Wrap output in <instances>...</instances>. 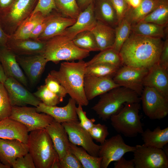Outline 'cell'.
Returning <instances> with one entry per match:
<instances>
[{
	"label": "cell",
	"mask_w": 168,
	"mask_h": 168,
	"mask_svg": "<svg viewBox=\"0 0 168 168\" xmlns=\"http://www.w3.org/2000/svg\"><path fill=\"white\" fill-rule=\"evenodd\" d=\"M163 43L161 38L131 32L119 53L122 65L149 69L158 63Z\"/></svg>",
	"instance_id": "obj_1"
},
{
	"label": "cell",
	"mask_w": 168,
	"mask_h": 168,
	"mask_svg": "<svg viewBox=\"0 0 168 168\" xmlns=\"http://www.w3.org/2000/svg\"><path fill=\"white\" fill-rule=\"evenodd\" d=\"M86 67V62L83 60L67 61L61 63L58 70H53L49 73L64 88L70 98L82 106H87L89 103L83 87Z\"/></svg>",
	"instance_id": "obj_2"
},
{
	"label": "cell",
	"mask_w": 168,
	"mask_h": 168,
	"mask_svg": "<svg viewBox=\"0 0 168 168\" xmlns=\"http://www.w3.org/2000/svg\"><path fill=\"white\" fill-rule=\"evenodd\" d=\"M97 103L92 107L99 118L104 121L118 113L126 103H139L140 96L124 87L114 88L100 96Z\"/></svg>",
	"instance_id": "obj_3"
},
{
	"label": "cell",
	"mask_w": 168,
	"mask_h": 168,
	"mask_svg": "<svg viewBox=\"0 0 168 168\" xmlns=\"http://www.w3.org/2000/svg\"><path fill=\"white\" fill-rule=\"evenodd\" d=\"M27 144L36 168H51L59 159L45 129L30 132Z\"/></svg>",
	"instance_id": "obj_4"
},
{
	"label": "cell",
	"mask_w": 168,
	"mask_h": 168,
	"mask_svg": "<svg viewBox=\"0 0 168 168\" xmlns=\"http://www.w3.org/2000/svg\"><path fill=\"white\" fill-rule=\"evenodd\" d=\"M90 52L75 44L72 40L60 35L46 41L44 54L48 62L57 64L63 60L72 61L83 60L90 55Z\"/></svg>",
	"instance_id": "obj_5"
},
{
	"label": "cell",
	"mask_w": 168,
	"mask_h": 168,
	"mask_svg": "<svg viewBox=\"0 0 168 168\" xmlns=\"http://www.w3.org/2000/svg\"><path fill=\"white\" fill-rule=\"evenodd\" d=\"M139 103H126L116 114L110 118L111 124L118 133L125 137L132 138L143 132L139 114Z\"/></svg>",
	"instance_id": "obj_6"
},
{
	"label": "cell",
	"mask_w": 168,
	"mask_h": 168,
	"mask_svg": "<svg viewBox=\"0 0 168 168\" xmlns=\"http://www.w3.org/2000/svg\"><path fill=\"white\" fill-rule=\"evenodd\" d=\"M39 0H16L9 11L0 17L2 28L9 36L32 13Z\"/></svg>",
	"instance_id": "obj_7"
},
{
	"label": "cell",
	"mask_w": 168,
	"mask_h": 168,
	"mask_svg": "<svg viewBox=\"0 0 168 168\" xmlns=\"http://www.w3.org/2000/svg\"><path fill=\"white\" fill-rule=\"evenodd\" d=\"M9 118L22 124L28 132L45 129L54 120L50 115L44 113L40 114L36 107L14 106Z\"/></svg>",
	"instance_id": "obj_8"
},
{
	"label": "cell",
	"mask_w": 168,
	"mask_h": 168,
	"mask_svg": "<svg viewBox=\"0 0 168 168\" xmlns=\"http://www.w3.org/2000/svg\"><path fill=\"white\" fill-rule=\"evenodd\" d=\"M144 113L152 120L161 119L168 114V99L155 88L144 86L140 96Z\"/></svg>",
	"instance_id": "obj_9"
},
{
	"label": "cell",
	"mask_w": 168,
	"mask_h": 168,
	"mask_svg": "<svg viewBox=\"0 0 168 168\" xmlns=\"http://www.w3.org/2000/svg\"><path fill=\"white\" fill-rule=\"evenodd\" d=\"M133 159L135 168H167L168 156L162 149L137 145Z\"/></svg>",
	"instance_id": "obj_10"
},
{
	"label": "cell",
	"mask_w": 168,
	"mask_h": 168,
	"mask_svg": "<svg viewBox=\"0 0 168 168\" xmlns=\"http://www.w3.org/2000/svg\"><path fill=\"white\" fill-rule=\"evenodd\" d=\"M99 156L102 158L100 168H107L112 162L119 160L126 153L133 152L135 146L126 144L119 134L106 139L101 144Z\"/></svg>",
	"instance_id": "obj_11"
},
{
	"label": "cell",
	"mask_w": 168,
	"mask_h": 168,
	"mask_svg": "<svg viewBox=\"0 0 168 168\" xmlns=\"http://www.w3.org/2000/svg\"><path fill=\"white\" fill-rule=\"evenodd\" d=\"M148 69L122 65L113 77L119 86L129 89L141 95L144 86L143 81Z\"/></svg>",
	"instance_id": "obj_12"
},
{
	"label": "cell",
	"mask_w": 168,
	"mask_h": 168,
	"mask_svg": "<svg viewBox=\"0 0 168 168\" xmlns=\"http://www.w3.org/2000/svg\"><path fill=\"white\" fill-rule=\"evenodd\" d=\"M71 143L81 147L91 155L99 156L100 146L95 143L89 132L82 127L78 121L62 123Z\"/></svg>",
	"instance_id": "obj_13"
},
{
	"label": "cell",
	"mask_w": 168,
	"mask_h": 168,
	"mask_svg": "<svg viewBox=\"0 0 168 168\" xmlns=\"http://www.w3.org/2000/svg\"><path fill=\"white\" fill-rule=\"evenodd\" d=\"M3 85L7 92L12 106L37 107L41 101L26 89L20 82L12 77H7Z\"/></svg>",
	"instance_id": "obj_14"
},
{
	"label": "cell",
	"mask_w": 168,
	"mask_h": 168,
	"mask_svg": "<svg viewBox=\"0 0 168 168\" xmlns=\"http://www.w3.org/2000/svg\"><path fill=\"white\" fill-rule=\"evenodd\" d=\"M16 60L30 83L35 84L40 79L48 62L44 53L29 55H16Z\"/></svg>",
	"instance_id": "obj_15"
},
{
	"label": "cell",
	"mask_w": 168,
	"mask_h": 168,
	"mask_svg": "<svg viewBox=\"0 0 168 168\" xmlns=\"http://www.w3.org/2000/svg\"><path fill=\"white\" fill-rule=\"evenodd\" d=\"M46 25L37 40L46 41L49 39L61 35L67 28L73 25L76 19L65 17L56 10H53L46 16Z\"/></svg>",
	"instance_id": "obj_16"
},
{
	"label": "cell",
	"mask_w": 168,
	"mask_h": 168,
	"mask_svg": "<svg viewBox=\"0 0 168 168\" xmlns=\"http://www.w3.org/2000/svg\"><path fill=\"white\" fill-rule=\"evenodd\" d=\"M76 101L70 98L67 104L63 107L49 106L41 102L36 109L38 112L47 114L52 117L56 121L62 124L78 121L76 111Z\"/></svg>",
	"instance_id": "obj_17"
},
{
	"label": "cell",
	"mask_w": 168,
	"mask_h": 168,
	"mask_svg": "<svg viewBox=\"0 0 168 168\" xmlns=\"http://www.w3.org/2000/svg\"><path fill=\"white\" fill-rule=\"evenodd\" d=\"M28 152L27 144L16 139L0 138V161L10 168L17 158Z\"/></svg>",
	"instance_id": "obj_18"
},
{
	"label": "cell",
	"mask_w": 168,
	"mask_h": 168,
	"mask_svg": "<svg viewBox=\"0 0 168 168\" xmlns=\"http://www.w3.org/2000/svg\"><path fill=\"white\" fill-rule=\"evenodd\" d=\"M119 86L111 77H100L85 75L84 76V90L88 101Z\"/></svg>",
	"instance_id": "obj_19"
},
{
	"label": "cell",
	"mask_w": 168,
	"mask_h": 168,
	"mask_svg": "<svg viewBox=\"0 0 168 168\" xmlns=\"http://www.w3.org/2000/svg\"><path fill=\"white\" fill-rule=\"evenodd\" d=\"M144 86L155 88L168 99V70L156 63L148 69L143 81Z\"/></svg>",
	"instance_id": "obj_20"
},
{
	"label": "cell",
	"mask_w": 168,
	"mask_h": 168,
	"mask_svg": "<svg viewBox=\"0 0 168 168\" xmlns=\"http://www.w3.org/2000/svg\"><path fill=\"white\" fill-rule=\"evenodd\" d=\"M0 61L7 77H13L27 87V78L16 60V55L6 47H0Z\"/></svg>",
	"instance_id": "obj_21"
},
{
	"label": "cell",
	"mask_w": 168,
	"mask_h": 168,
	"mask_svg": "<svg viewBox=\"0 0 168 168\" xmlns=\"http://www.w3.org/2000/svg\"><path fill=\"white\" fill-rule=\"evenodd\" d=\"M46 41L30 38L15 39L10 36L6 47L16 55H29L44 53Z\"/></svg>",
	"instance_id": "obj_22"
},
{
	"label": "cell",
	"mask_w": 168,
	"mask_h": 168,
	"mask_svg": "<svg viewBox=\"0 0 168 168\" xmlns=\"http://www.w3.org/2000/svg\"><path fill=\"white\" fill-rule=\"evenodd\" d=\"M97 21L94 14L93 2L80 13L75 23L66 28L61 35L72 40L80 32L91 31L96 25Z\"/></svg>",
	"instance_id": "obj_23"
},
{
	"label": "cell",
	"mask_w": 168,
	"mask_h": 168,
	"mask_svg": "<svg viewBox=\"0 0 168 168\" xmlns=\"http://www.w3.org/2000/svg\"><path fill=\"white\" fill-rule=\"evenodd\" d=\"M45 129L53 142L59 159L70 150V142L67 133L61 123L54 119Z\"/></svg>",
	"instance_id": "obj_24"
},
{
	"label": "cell",
	"mask_w": 168,
	"mask_h": 168,
	"mask_svg": "<svg viewBox=\"0 0 168 168\" xmlns=\"http://www.w3.org/2000/svg\"><path fill=\"white\" fill-rule=\"evenodd\" d=\"M28 133L25 126L9 117L0 121L1 138L16 139L27 144Z\"/></svg>",
	"instance_id": "obj_25"
},
{
	"label": "cell",
	"mask_w": 168,
	"mask_h": 168,
	"mask_svg": "<svg viewBox=\"0 0 168 168\" xmlns=\"http://www.w3.org/2000/svg\"><path fill=\"white\" fill-rule=\"evenodd\" d=\"M93 3L97 21L115 28L119 20L111 0H93Z\"/></svg>",
	"instance_id": "obj_26"
},
{
	"label": "cell",
	"mask_w": 168,
	"mask_h": 168,
	"mask_svg": "<svg viewBox=\"0 0 168 168\" xmlns=\"http://www.w3.org/2000/svg\"><path fill=\"white\" fill-rule=\"evenodd\" d=\"M91 31L95 37L100 51L112 47L115 39V28L97 21Z\"/></svg>",
	"instance_id": "obj_27"
},
{
	"label": "cell",
	"mask_w": 168,
	"mask_h": 168,
	"mask_svg": "<svg viewBox=\"0 0 168 168\" xmlns=\"http://www.w3.org/2000/svg\"><path fill=\"white\" fill-rule=\"evenodd\" d=\"M145 145L163 149L168 142V127L161 129L158 126L153 131L147 128L141 134Z\"/></svg>",
	"instance_id": "obj_28"
},
{
	"label": "cell",
	"mask_w": 168,
	"mask_h": 168,
	"mask_svg": "<svg viewBox=\"0 0 168 168\" xmlns=\"http://www.w3.org/2000/svg\"><path fill=\"white\" fill-rule=\"evenodd\" d=\"M167 26L151 22L139 21L131 25V32L138 35L162 39L166 36Z\"/></svg>",
	"instance_id": "obj_29"
},
{
	"label": "cell",
	"mask_w": 168,
	"mask_h": 168,
	"mask_svg": "<svg viewBox=\"0 0 168 168\" xmlns=\"http://www.w3.org/2000/svg\"><path fill=\"white\" fill-rule=\"evenodd\" d=\"M159 0H142L139 6L129 7L125 18L132 25L142 20L151 12L157 5Z\"/></svg>",
	"instance_id": "obj_30"
},
{
	"label": "cell",
	"mask_w": 168,
	"mask_h": 168,
	"mask_svg": "<svg viewBox=\"0 0 168 168\" xmlns=\"http://www.w3.org/2000/svg\"><path fill=\"white\" fill-rule=\"evenodd\" d=\"M44 17L40 12L30 15L21 23L14 33L10 36L15 39L29 38L33 30Z\"/></svg>",
	"instance_id": "obj_31"
},
{
	"label": "cell",
	"mask_w": 168,
	"mask_h": 168,
	"mask_svg": "<svg viewBox=\"0 0 168 168\" xmlns=\"http://www.w3.org/2000/svg\"><path fill=\"white\" fill-rule=\"evenodd\" d=\"M140 21L167 26L168 23V0H159L154 9Z\"/></svg>",
	"instance_id": "obj_32"
},
{
	"label": "cell",
	"mask_w": 168,
	"mask_h": 168,
	"mask_svg": "<svg viewBox=\"0 0 168 168\" xmlns=\"http://www.w3.org/2000/svg\"><path fill=\"white\" fill-rule=\"evenodd\" d=\"M70 150L77 157L83 168H100L102 158L92 156L81 147L70 142Z\"/></svg>",
	"instance_id": "obj_33"
},
{
	"label": "cell",
	"mask_w": 168,
	"mask_h": 168,
	"mask_svg": "<svg viewBox=\"0 0 168 168\" xmlns=\"http://www.w3.org/2000/svg\"><path fill=\"white\" fill-rule=\"evenodd\" d=\"M99 63L111 64L119 67L122 66L119 53L112 48L100 51L90 60L86 62L87 66Z\"/></svg>",
	"instance_id": "obj_34"
},
{
	"label": "cell",
	"mask_w": 168,
	"mask_h": 168,
	"mask_svg": "<svg viewBox=\"0 0 168 168\" xmlns=\"http://www.w3.org/2000/svg\"><path fill=\"white\" fill-rule=\"evenodd\" d=\"M131 26L130 23L124 18L119 21L115 28V39L112 48L119 53L131 33Z\"/></svg>",
	"instance_id": "obj_35"
},
{
	"label": "cell",
	"mask_w": 168,
	"mask_h": 168,
	"mask_svg": "<svg viewBox=\"0 0 168 168\" xmlns=\"http://www.w3.org/2000/svg\"><path fill=\"white\" fill-rule=\"evenodd\" d=\"M78 47L89 52L100 51L95 37L91 31L86 30L80 32L72 39Z\"/></svg>",
	"instance_id": "obj_36"
},
{
	"label": "cell",
	"mask_w": 168,
	"mask_h": 168,
	"mask_svg": "<svg viewBox=\"0 0 168 168\" xmlns=\"http://www.w3.org/2000/svg\"><path fill=\"white\" fill-rule=\"evenodd\" d=\"M119 68L108 63L95 64L86 67L85 75L113 78Z\"/></svg>",
	"instance_id": "obj_37"
},
{
	"label": "cell",
	"mask_w": 168,
	"mask_h": 168,
	"mask_svg": "<svg viewBox=\"0 0 168 168\" xmlns=\"http://www.w3.org/2000/svg\"><path fill=\"white\" fill-rule=\"evenodd\" d=\"M57 10L63 16L76 20L81 12L76 0H54Z\"/></svg>",
	"instance_id": "obj_38"
},
{
	"label": "cell",
	"mask_w": 168,
	"mask_h": 168,
	"mask_svg": "<svg viewBox=\"0 0 168 168\" xmlns=\"http://www.w3.org/2000/svg\"><path fill=\"white\" fill-rule=\"evenodd\" d=\"M33 94L47 106H56L61 102L58 97L51 91L45 85L41 86Z\"/></svg>",
	"instance_id": "obj_39"
},
{
	"label": "cell",
	"mask_w": 168,
	"mask_h": 168,
	"mask_svg": "<svg viewBox=\"0 0 168 168\" xmlns=\"http://www.w3.org/2000/svg\"><path fill=\"white\" fill-rule=\"evenodd\" d=\"M12 108L6 90L0 82V121L9 117Z\"/></svg>",
	"instance_id": "obj_40"
},
{
	"label": "cell",
	"mask_w": 168,
	"mask_h": 168,
	"mask_svg": "<svg viewBox=\"0 0 168 168\" xmlns=\"http://www.w3.org/2000/svg\"><path fill=\"white\" fill-rule=\"evenodd\" d=\"M45 85L59 98L60 102L68 94L64 88L55 78L49 73L45 80Z\"/></svg>",
	"instance_id": "obj_41"
},
{
	"label": "cell",
	"mask_w": 168,
	"mask_h": 168,
	"mask_svg": "<svg viewBox=\"0 0 168 168\" xmlns=\"http://www.w3.org/2000/svg\"><path fill=\"white\" fill-rule=\"evenodd\" d=\"M88 132L93 140L101 144L105 142L109 135L108 127L100 123L94 124Z\"/></svg>",
	"instance_id": "obj_42"
},
{
	"label": "cell",
	"mask_w": 168,
	"mask_h": 168,
	"mask_svg": "<svg viewBox=\"0 0 168 168\" xmlns=\"http://www.w3.org/2000/svg\"><path fill=\"white\" fill-rule=\"evenodd\" d=\"M60 168H83L78 160L70 150L59 159Z\"/></svg>",
	"instance_id": "obj_43"
},
{
	"label": "cell",
	"mask_w": 168,
	"mask_h": 168,
	"mask_svg": "<svg viewBox=\"0 0 168 168\" xmlns=\"http://www.w3.org/2000/svg\"><path fill=\"white\" fill-rule=\"evenodd\" d=\"M54 9L57 10L54 0H39L36 6L30 15L40 12L45 16Z\"/></svg>",
	"instance_id": "obj_44"
},
{
	"label": "cell",
	"mask_w": 168,
	"mask_h": 168,
	"mask_svg": "<svg viewBox=\"0 0 168 168\" xmlns=\"http://www.w3.org/2000/svg\"><path fill=\"white\" fill-rule=\"evenodd\" d=\"M76 113L79 124L84 128L89 131L94 124L96 121L95 119H89L86 115V112L83 111L82 106L79 105L76 107Z\"/></svg>",
	"instance_id": "obj_45"
},
{
	"label": "cell",
	"mask_w": 168,
	"mask_h": 168,
	"mask_svg": "<svg viewBox=\"0 0 168 168\" xmlns=\"http://www.w3.org/2000/svg\"><path fill=\"white\" fill-rule=\"evenodd\" d=\"M13 168H36L33 158L28 152L17 158L12 164Z\"/></svg>",
	"instance_id": "obj_46"
},
{
	"label": "cell",
	"mask_w": 168,
	"mask_h": 168,
	"mask_svg": "<svg viewBox=\"0 0 168 168\" xmlns=\"http://www.w3.org/2000/svg\"><path fill=\"white\" fill-rule=\"evenodd\" d=\"M117 14L119 22L125 16L129 7L125 0H111Z\"/></svg>",
	"instance_id": "obj_47"
},
{
	"label": "cell",
	"mask_w": 168,
	"mask_h": 168,
	"mask_svg": "<svg viewBox=\"0 0 168 168\" xmlns=\"http://www.w3.org/2000/svg\"><path fill=\"white\" fill-rule=\"evenodd\" d=\"M158 63L161 67L168 70V38L164 42Z\"/></svg>",
	"instance_id": "obj_48"
},
{
	"label": "cell",
	"mask_w": 168,
	"mask_h": 168,
	"mask_svg": "<svg viewBox=\"0 0 168 168\" xmlns=\"http://www.w3.org/2000/svg\"><path fill=\"white\" fill-rule=\"evenodd\" d=\"M47 22V16H44L42 20L37 24L32 32L30 38L33 40H37L40 35L44 30Z\"/></svg>",
	"instance_id": "obj_49"
},
{
	"label": "cell",
	"mask_w": 168,
	"mask_h": 168,
	"mask_svg": "<svg viewBox=\"0 0 168 168\" xmlns=\"http://www.w3.org/2000/svg\"><path fill=\"white\" fill-rule=\"evenodd\" d=\"M114 168H135L133 159L127 160L123 156L116 161L114 164Z\"/></svg>",
	"instance_id": "obj_50"
},
{
	"label": "cell",
	"mask_w": 168,
	"mask_h": 168,
	"mask_svg": "<svg viewBox=\"0 0 168 168\" xmlns=\"http://www.w3.org/2000/svg\"><path fill=\"white\" fill-rule=\"evenodd\" d=\"M16 0H0V17L6 13Z\"/></svg>",
	"instance_id": "obj_51"
},
{
	"label": "cell",
	"mask_w": 168,
	"mask_h": 168,
	"mask_svg": "<svg viewBox=\"0 0 168 168\" xmlns=\"http://www.w3.org/2000/svg\"><path fill=\"white\" fill-rule=\"evenodd\" d=\"M9 36L4 31L0 21V47H6Z\"/></svg>",
	"instance_id": "obj_52"
},
{
	"label": "cell",
	"mask_w": 168,
	"mask_h": 168,
	"mask_svg": "<svg viewBox=\"0 0 168 168\" xmlns=\"http://www.w3.org/2000/svg\"><path fill=\"white\" fill-rule=\"evenodd\" d=\"M93 1V0H76L81 12L85 10Z\"/></svg>",
	"instance_id": "obj_53"
},
{
	"label": "cell",
	"mask_w": 168,
	"mask_h": 168,
	"mask_svg": "<svg viewBox=\"0 0 168 168\" xmlns=\"http://www.w3.org/2000/svg\"><path fill=\"white\" fill-rule=\"evenodd\" d=\"M7 78L0 61V82L3 84Z\"/></svg>",
	"instance_id": "obj_54"
},
{
	"label": "cell",
	"mask_w": 168,
	"mask_h": 168,
	"mask_svg": "<svg viewBox=\"0 0 168 168\" xmlns=\"http://www.w3.org/2000/svg\"><path fill=\"white\" fill-rule=\"evenodd\" d=\"M142 0H130L128 3L129 7L135 8L139 5Z\"/></svg>",
	"instance_id": "obj_55"
},
{
	"label": "cell",
	"mask_w": 168,
	"mask_h": 168,
	"mask_svg": "<svg viewBox=\"0 0 168 168\" xmlns=\"http://www.w3.org/2000/svg\"><path fill=\"white\" fill-rule=\"evenodd\" d=\"M0 168H10L8 166L4 165L1 162H0Z\"/></svg>",
	"instance_id": "obj_56"
},
{
	"label": "cell",
	"mask_w": 168,
	"mask_h": 168,
	"mask_svg": "<svg viewBox=\"0 0 168 168\" xmlns=\"http://www.w3.org/2000/svg\"><path fill=\"white\" fill-rule=\"evenodd\" d=\"M125 0L128 3V4L129 2L130 1V0Z\"/></svg>",
	"instance_id": "obj_57"
}]
</instances>
